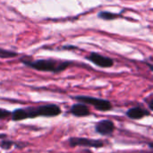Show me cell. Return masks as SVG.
Instances as JSON below:
<instances>
[{"instance_id":"cell-12","label":"cell","mask_w":153,"mask_h":153,"mask_svg":"<svg viewBox=\"0 0 153 153\" xmlns=\"http://www.w3.org/2000/svg\"><path fill=\"white\" fill-rule=\"evenodd\" d=\"M13 145V143L10 140H2V142L0 143V147L3 150H9L12 148Z\"/></svg>"},{"instance_id":"cell-15","label":"cell","mask_w":153,"mask_h":153,"mask_svg":"<svg viewBox=\"0 0 153 153\" xmlns=\"http://www.w3.org/2000/svg\"><path fill=\"white\" fill-rule=\"evenodd\" d=\"M150 148H151V149H152V143H150Z\"/></svg>"},{"instance_id":"cell-6","label":"cell","mask_w":153,"mask_h":153,"mask_svg":"<svg viewBox=\"0 0 153 153\" xmlns=\"http://www.w3.org/2000/svg\"><path fill=\"white\" fill-rule=\"evenodd\" d=\"M87 58L91 62L95 64L96 65H98L100 67H103V68H108V67L113 66V65H114V61L111 58L101 56V55L97 54V53L91 54Z\"/></svg>"},{"instance_id":"cell-8","label":"cell","mask_w":153,"mask_h":153,"mask_svg":"<svg viewBox=\"0 0 153 153\" xmlns=\"http://www.w3.org/2000/svg\"><path fill=\"white\" fill-rule=\"evenodd\" d=\"M70 113L76 117H89L91 116V110L89 109V107L83 103H77V104H74L71 107L70 109Z\"/></svg>"},{"instance_id":"cell-2","label":"cell","mask_w":153,"mask_h":153,"mask_svg":"<svg viewBox=\"0 0 153 153\" xmlns=\"http://www.w3.org/2000/svg\"><path fill=\"white\" fill-rule=\"evenodd\" d=\"M28 118H36L38 117H55L61 114V108L56 104H46L39 107L26 108Z\"/></svg>"},{"instance_id":"cell-3","label":"cell","mask_w":153,"mask_h":153,"mask_svg":"<svg viewBox=\"0 0 153 153\" xmlns=\"http://www.w3.org/2000/svg\"><path fill=\"white\" fill-rule=\"evenodd\" d=\"M74 99L79 101L80 103H83L85 105H91L99 111L107 112V111H110L113 108L112 103L107 100L98 99L90 96H76Z\"/></svg>"},{"instance_id":"cell-5","label":"cell","mask_w":153,"mask_h":153,"mask_svg":"<svg viewBox=\"0 0 153 153\" xmlns=\"http://www.w3.org/2000/svg\"><path fill=\"white\" fill-rule=\"evenodd\" d=\"M116 129L115 124L112 120L109 119H104L100 121L95 126V131L100 135L103 136H109L111 135Z\"/></svg>"},{"instance_id":"cell-11","label":"cell","mask_w":153,"mask_h":153,"mask_svg":"<svg viewBox=\"0 0 153 153\" xmlns=\"http://www.w3.org/2000/svg\"><path fill=\"white\" fill-rule=\"evenodd\" d=\"M17 54L15 52H12V51H8L3 48H0V57L1 58H9V57H13L15 56Z\"/></svg>"},{"instance_id":"cell-7","label":"cell","mask_w":153,"mask_h":153,"mask_svg":"<svg viewBox=\"0 0 153 153\" xmlns=\"http://www.w3.org/2000/svg\"><path fill=\"white\" fill-rule=\"evenodd\" d=\"M126 116L130 119L139 120V119H142L145 117L151 116V112L148 111L147 109L142 108V107H134V108H129L126 111Z\"/></svg>"},{"instance_id":"cell-14","label":"cell","mask_w":153,"mask_h":153,"mask_svg":"<svg viewBox=\"0 0 153 153\" xmlns=\"http://www.w3.org/2000/svg\"><path fill=\"white\" fill-rule=\"evenodd\" d=\"M83 153H92V152H90V151H84Z\"/></svg>"},{"instance_id":"cell-9","label":"cell","mask_w":153,"mask_h":153,"mask_svg":"<svg viewBox=\"0 0 153 153\" xmlns=\"http://www.w3.org/2000/svg\"><path fill=\"white\" fill-rule=\"evenodd\" d=\"M10 117L14 122H18V121H22V120L28 119V115H27L26 108H17V109L13 110L11 113Z\"/></svg>"},{"instance_id":"cell-13","label":"cell","mask_w":153,"mask_h":153,"mask_svg":"<svg viewBox=\"0 0 153 153\" xmlns=\"http://www.w3.org/2000/svg\"><path fill=\"white\" fill-rule=\"evenodd\" d=\"M11 116V112L4 109V108H0V120H4L8 117H10Z\"/></svg>"},{"instance_id":"cell-4","label":"cell","mask_w":153,"mask_h":153,"mask_svg":"<svg viewBox=\"0 0 153 153\" xmlns=\"http://www.w3.org/2000/svg\"><path fill=\"white\" fill-rule=\"evenodd\" d=\"M70 147H88V148H95L100 149L105 146V143L101 140L90 139L85 137H71L68 141Z\"/></svg>"},{"instance_id":"cell-10","label":"cell","mask_w":153,"mask_h":153,"mask_svg":"<svg viewBox=\"0 0 153 153\" xmlns=\"http://www.w3.org/2000/svg\"><path fill=\"white\" fill-rule=\"evenodd\" d=\"M99 17L104 20H113L117 17H118L117 13H113L109 12H100L99 13Z\"/></svg>"},{"instance_id":"cell-1","label":"cell","mask_w":153,"mask_h":153,"mask_svg":"<svg viewBox=\"0 0 153 153\" xmlns=\"http://www.w3.org/2000/svg\"><path fill=\"white\" fill-rule=\"evenodd\" d=\"M23 64L30 68L43 72L59 73L64 71L68 65L67 62H56L50 59H39L36 61H23Z\"/></svg>"}]
</instances>
